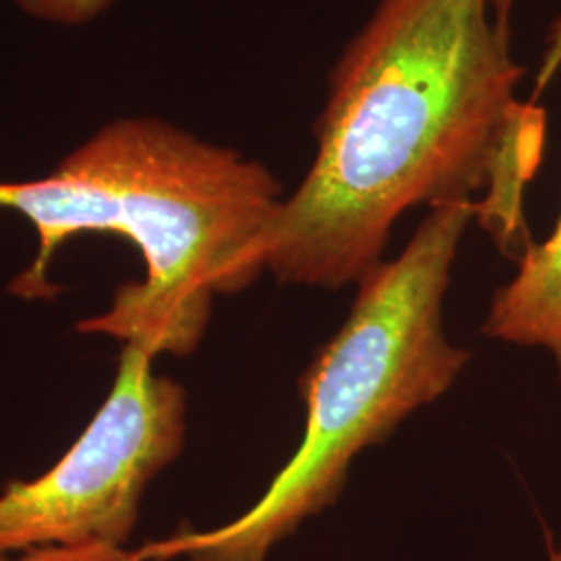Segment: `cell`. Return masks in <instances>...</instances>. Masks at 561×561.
<instances>
[{
	"label": "cell",
	"instance_id": "obj_1",
	"mask_svg": "<svg viewBox=\"0 0 561 561\" xmlns=\"http://www.w3.org/2000/svg\"><path fill=\"white\" fill-rule=\"evenodd\" d=\"M522 73L491 0H381L331 76L317 157L268 225L264 268L285 285H358L405 210L479 192L477 219L520 259L545 141Z\"/></svg>",
	"mask_w": 561,
	"mask_h": 561
},
{
	"label": "cell",
	"instance_id": "obj_2",
	"mask_svg": "<svg viewBox=\"0 0 561 561\" xmlns=\"http://www.w3.org/2000/svg\"><path fill=\"white\" fill-rule=\"evenodd\" d=\"M283 202L279 180L238 150L198 140L154 117L102 127L48 175L0 183V206L34 225L38 256L13 283L23 298H48V264L62 241L113 233L140 250L146 277L117 289L111 308L80 322L148 352L192 354L215 296L250 287Z\"/></svg>",
	"mask_w": 561,
	"mask_h": 561
},
{
	"label": "cell",
	"instance_id": "obj_3",
	"mask_svg": "<svg viewBox=\"0 0 561 561\" xmlns=\"http://www.w3.org/2000/svg\"><path fill=\"white\" fill-rule=\"evenodd\" d=\"M477 217V202L435 206L400 256L358 283L347 319L300 379V447L261 500L219 528L148 542L136 549L138 560H268L340 500L360 451L451 389L470 354L447 340L443 300L463 231Z\"/></svg>",
	"mask_w": 561,
	"mask_h": 561
},
{
	"label": "cell",
	"instance_id": "obj_4",
	"mask_svg": "<svg viewBox=\"0 0 561 561\" xmlns=\"http://www.w3.org/2000/svg\"><path fill=\"white\" fill-rule=\"evenodd\" d=\"M152 356L125 345L117 379L76 445L34 481L0 495V556L90 542L125 547L141 497L185 442L187 401Z\"/></svg>",
	"mask_w": 561,
	"mask_h": 561
},
{
	"label": "cell",
	"instance_id": "obj_5",
	"mask_svg": "<svg viewBox=\"0 0 561 561\" xmlns=\"http://www.w3.org/2000/svg\"><path fill=\"white\" fill-rule=\"evenodd\" d=\"M491 340L545 347L561 379V215L553 233L530 243L516 277L500 287L482 324Z\"/></svg>",
	"mask_w": 561,
	"mask_h": 561
},
{
	"label": "cell",
	"instance_id": "obj_6",
	"mask_svg": "<svg viewBox=\"0 0 561 561\" xmlns=\"http://www.w3.org/2000/svg\"><path fill=\"white\" fill-rule=\"evenodd\" d=\"M23 13L36 20L80 25L104 13L113 0H13Z\"/></svg>",
	"mask_w": 561,
	"mask_h": 561
},
{
	"label": "cell",
	"instance_id": "obj_7",
	"mask_svg": "<svg viewBox=\"0 0 561 561\" xmlns=\"http://www.w3.org/2000/svg\"><path fill=\"white\" fill-rule=\"evenodd\" d=\"M0 561H141L136 551L119 545H76V547H42L15 556H0Z\"/></svg>",
	"mask_w": 561,
	"mask_h": 561
},
{
	"label": "cell",
	"instance_id": "obj_8",
	"mask_svg": "<svg viewBox=\"0 0 561 561\" xmlns=\"http://www.w3.org/2000/svg\"><path fill=\"white\" fill-rule=\"evenodd\" d=\"M561 69V18L553 23L549 38H547V50L542 55L541 67L537 73V85L535 96H539L542 90L553 81Z\"/></svg>",
	"mask_w": 561,
	"mask_h": 561
},
{
	"label": "cell",
	"instance_id": "obj_9",
	"mask_svg": "<svg viewBox=\"0 0 561 561\" xmlns=\"http://www.w3.org/2000/svg\"><path fill=\"white\" fill-rule=\"evenodd\" d=\"M512 2L514 0H491V9H493V15L497 23L502 25L503 30H507V18H510V9H512Z\"/></svg>",
	"mask_w": 561,
	"mask_h": 561
},
{
	"label": "cell",
	"instance_id": "obj_10",
	"mask_svg": "<svg viewBox=\"0 0 561 561\" xmlns=\"http://www.w3.org/2000/svg\"><path fill=\"white\" fill-rule=\"evenodd\" d=\"M547 558L549 561H561V547H556L551 537H547Z\"/></svg>",
	"mask_w": 561,
	"mask_h": 561
}]
</instances>
